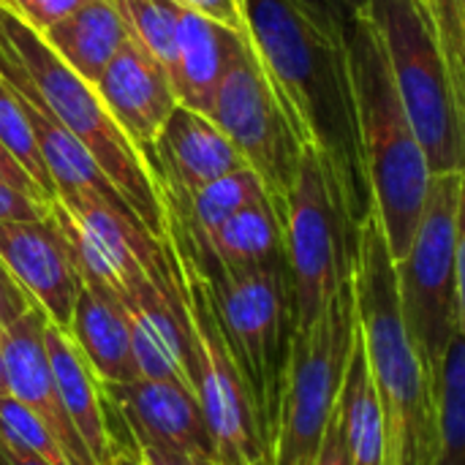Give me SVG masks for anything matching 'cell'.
Wrapping results in <instances>:
<instances>
[{
    "label": "cell",
    "mask_w": 465,
    "mask_h": 465,
    "mask_svg": "<svg viewBox=\"0 0 465 465\" xmlns=\"http://www.w3.org/2000/svg\"><path fill=\"white\" fill-rule=\"evenodd\" d=\"M251 46L302 147H311L351 226L373 213L346 46L327 38L294 0H242Z\"/></svg>",
    "instance_id": "1"
},
{
    "label": "cell",
    "mask_w": 465,
    "mask_h": 465,
    "mask_svg": "<svg viewBox=\"0 0 465 465\" xmlns=\"http://www.w3.org/2000/svg\"><path fill=\"white\" fill-rule=\"evenodd\" d=\"M357 332L376 381L395 465L439 463V390L420 351L398 289V267L376 210L362 221L354 248Z\"/></svg>",
    "instance_id": "2"
},
{
    "label": "cell",
    "mask_w": 465,
    "mask_h": 465,
    "mask_svg": "<svg viewBox=\"0 0 465 465\" xmlns=\"http://www.w3.org/2000/svg\"><path fill=\"white\" fill-rule=\"evenodd\" d=\"M365 169L395 264L409 253L430 188V166L395 87L373 19L357 11L343 33Z\"/></svg>",
    "instance_id": "3"
},
{
    "label": "cell",
    "mask_w": 465,
    "mask_h": 465,
    "mask_svg": "<svg viewBox=\"0 0 465 465\" xmlns=\"http://www.w3.org/2000/svg\"><path fill=\"white\" fill-rule=\"evenodd\" d=\"M0 46L22 65L46 109L82 142V147L95 158L117 193L142 218V223L158 240H166V210L153 172L142 150L109 114L95 84L79 76L63 57H57L44 35L3 3Z\"/></svg>",
    "instance_id": "4"
},
{
    "label": "cell",
    "mask_w": 465,
    "mask_h": 465,
    "mask_svg": "<svg viewBox=\"0 0 465 465\" xmlns=\"http://www.w3.org/2000/svg\"><path fill=\"white\" fill-rule=\"evenodd\" d=\"M180 245L202 270L223 338L240 365L267 447L272 450L283 371L294 338V294L286 259L259 267H221L202 262L177 237Z\"/></svg>",
    "instance_id": "5"
},
{
    "label": "cell",
    "mask_w": 465,
    "mask_h": 465,
    "mask_svg": "<svg viewBox=\"0 0 465 465\" xmlns=\"http://www.w3.org/2000/svg\"><path fill=\"white\" fill-rule=\"evenodd\" d=\"M395 87L433 174L465 172V120L420 0H368Z\"/></svg>",
    "instance_id": "6"
},
{
    "label": "cell",
    "mask_w": 465,
    "mask_h": 465,
    "mask_svg": "<svg viewBox=\"0 0 465 465\" xmlns=\"http://www.w3.org/2000/svg\"><path fill=\"white\" fill-rule=\"evenodd\" d=\"M354 335L357 302L354 281L349 278L338 286L319 322L292 338L272 436V465H313L338 406Z\"/></svg>",
    "instance_id": "7"
},
{
    "label": "cell",
    "mask_w": 465,
    "mask_h": 465,
    "mask_svg": "<svg viewBox=\"0 0 465 465\" xmlns=\"http://www.w3.org/2000/svg\"><path fill=\"white\" fill-rule=\"evenodd\" d=\"M283 248L294 294V332L311 330L354 270L357 229L319 161L305 147L283 215Z\"/></svg>",
    "instance_id": "8"
},
{
    "label": "cell",
    "mask_w": 465,
    "mask_h": 465,
    "mask_svg": "<svg viewBox=\"0 0 465 465\" xmlns=\"http://www.w3.org/2000/svg\"><path fill=\"white\" fill-rule=\"evenodd\" d=\"M463 174V172H460ZM460 174H433L409 253L395 264L409 330L436 390L458 327V202Z\"/></svg>",
    "instance_id": "9"
},
{
    "label": "cell",
    "mask_w": 465,
    "mask_h": 465,
    "mask_svg": "<svg viewBox=\"0 0 465 465\" xmlns=\"http://www.w3.org/2000/svg\"><path fill=\"white\" fill-rule=\"evenodd\" d=\"M52 215L71 242L82 281L128 300L169 267V242L158 240L125 204L93 191H60Z\"/></svg>",
    "instance_id": "10"
},
{
    "label": "cell",
    "mask_w": 465,
    "mask_h": 465,
    "mask_svg": "<svg viewBox=\"0 0 465 465\" xmlns=\"http://www.w3.org/2000/svg\"><path fill=\"white\" fill-rule=\"evenodd\" d=\"M169 245L174 251L183 278V294H185V311L191 327L193 387L204 420L210 425V433L218 444V452L232 450L248 460H262L272 455V450L264 441L253 398L218 324L207 281L196 267V262L180 245H174L172 240Z\"/></svg>",
    "instance_id": "11"
},
{
    "label": "cell",
    "mask_w": 465,
    "mask_h": 465,
    "mask_svg": "<svg viewBox=\"0 0 465 465\" xmlns=\"http://www.w3.org/2000/svg\"><path fill=\"white\" fill-rule=\"evenodd\" d=\"M210 117L256 172L283 223L305 147L283 112L251 38L221 79Z\"/></svg>",
    "instance_id": "12"
},
{
    "label": "cell",
    "mask_w": 465,
    "mask_h": 465,
    "mask_svg": "<svg viewBox=\"0 0 465 465\" xmlns=\"http://www.w3.org/2000/svg\"><path fill=\"white\" fill-rule=\"evenodd\" d=\"M109 409L123 428V447L131 439H150L218 465V444L204 420L196 392L177 379H136L101 384Z\"/></svg>",
    "instance_id": "13"
},
{
    "label": "cell",
    "mask_w": 465,
    "mask_h": 465,
    "mask_svg": "<svg viewBox=\"0 0 465 465\" xmlns=\"http://www.w3.org/2000/svg\"><path fill=\"white\" fill-rule=\"evenodd\" d=\"M0 259L46 319L65 330L82 289V272L54 215L0 221Z\"/></svg>",
    "instance_id": "14"
},
{
    "label": "cell",
    "mask_w": 465,
    "mask_h": 465,
    "mask_svg": "<svg viewBox=\"0 0 465 465\" xmlns=\"http://www.w3.org/2000/svg\"><path fill=\"white\" fill-rule=\"evenodd\" d=\"M142 155L161 191V202L169 196L191 193L223 174L248 166L229 136L213 123V117L183 104L174 106L166 125L155 142L142 150Z\"/></svg>",
    "instance_id": "15"
},
{
    "label": "cell",
    "mask_w": 465,
    "mask_h": 465,
    "mask_svg": "<svg viewBox=\"0 0 465 465\" xmlns=\"http://www.w3.org/2000/svg\"><path fill=\"white\" fill-rule=\"evenodd\" d=\"M44 327H46V313L38 305H33L19 322H14L8 330L0 332L8 395L22 406H27L44 422V428L54 436L60 450L65 452L68 465H95L60 401L46 341H44Z\"/></svg>",
    "instance_id": "16"
},
{
    "label": "cell",
    "mask_w": 465,
    "mask_h": 465,
    "mask_svg": "<svg viewBox=\"0 0 465 465\" xmlns=\"http://www.w3.org/2000/svg\"><path fill=\"white\" fill-rule=\"evenodd\" d=\"M95 90L114 123L139 150L155 142L177 106L169 71L134 38H128L104 68Z\"/></svg>",
    "instance_id": "17"
},
{
    "label": "cell",
    "mask_w": 465,
    "mask_h": 465,
    "mask_svg": "<svg viewBox=\"0 0 465 465\" xmlns=\"http://www.w3.org/2000/svg\"><path fill=\"white\" fill-rule=\"evenodd\" d=\"M0 76L19 93L25 114L33 125L35 142L41 147L44 163L49 169V177L54 183V191H93L98 196L125 202L117 188L109 183V177L101 172L95 158L82 147V142L46 109V104L38 98L35 87L30 84L22 65L0 46ZM128 204V202H125Z\"/></svg>",
    "instance_id": "18"
},
{
    "label": "cell",
    "mask_w": 465,
    "mask_h": 465,
    "mask_svg": "<svg viewBox=\"0 0 465 465\" xmlns=\"http://www.w3.org/2000/svg\"><path fill=\"white\" fill-rule=\"evenodd\" d=\"M44 341H46V351L52 362L54 384H57V392H60V401L65 406L71 425L76 428L79 439L84 441L95 465H112L114 452L123 444L117 439L114 425H109L101 381L90 371L87 360L82 357L71 335L49 319L44 327Z\"/></svg>",
    "instance_id": "19"
},
{
    "label": "cell",
    "mask_w": 465,
    "mask_h": 465,
    "mask_svg": "<svg viewBox=\"0 0 465 465\" xmlns=\"http://www.w3.org/2000/svg\"><path fill=\"white\" fill-rule=\"evenodd\" d=\"M245 44L248 35L183 8L177 33V60L172 68L177 104L210 117L221 79L226 76L229 65Z\"/></svg>",
    "instance_id": "20"
},
{
    "label": "cell",
    "mask_w": 465,
    "mask_h": 465,
    "mask_svg": "<svg viewBox=\"0 0 465 465\" xmlns=\"http://www.w3.org/2000/svg\"><path fill=\"white\" fill-rule=\"evenodd\" d=\"M65 332L101 384H128L139 379L131 327L123 302L112 292L82 281Z\"/></svg>",
    "instance_id": "21"
},
{
    "label": "cell",
    "mask_w": 465,
    "mask_h": 465,
    "mask_svg": "<svg viewBox=\"0 0 465 465\" xmlns=\"http://www.w3.org/2000/svg\"><path fill=\"white\" fill-rule=\"evenodd\" d=\"M166 234L188 245L196 259L221 267H259L286 259L283 223L270 199H259L242 207L202 240L188 237L183 229L172 223H166Z\"/></svg>",
    "instance_id": "22"
},
{
    "label": "cell",
    "mask_w": 465,
    "mask_h": 465,
    "mask_svg": "<svg viewBox=\"0 0 465 465\" xmlns=\"http://www.w3.org/2000/svg\"><path fill=\"white\" fill-rule=\"evenodd\" d=\"M41 35L57 57H63L79 76L93 84L131 38L114 0H90L71 16L46 27Z\"/></svg>",
    "instance_id": "23"
},
{
    "label": "cell",
    "mask_w": 465,
    "mask_h": 465,
    "mask_svg": "<svg viewBox=\"0 0 465 465\" xmlns=\"http://www.w3.org/2000/svg\"><path fill=\"white\" fill-rule=\"evenodd\" d=\"M338 414L346 433V444L354 465H384L390 452L387 417L368 368L365 346L360 332L354 335L351 357L346 365L343 387L338 395Z\"/></svg>",
    "instance_id": "24"
},
{
    "label": "cell",
    "mask_w": 465,
    "mask_h": 465,
    "mask_svg": "<svg viewBox=\"0 0 465 465\" xmlns=\"http://www.w3.org/2000/svg\"><path fill=\"white\" fill-rule=\"evenodd\" d=\"M267 199V191L251 166L223 174L191 193L163 199L166 223L183 229L188 237L202 240L213 229H218L226 218L240 213L242 207Z\"/></svg>",
    "instance_id": "25"
},
{
    "label": "cell",
    "mask_w": 465,
    "mask_h": 465,
    "mask_svg": "<svg viewBox=\"0 0 465 465\" xmlns=\"http://www.w3.org/2000/svg\"><path fill=\"white\" fill-rule=\"evenodd\" d=\"M465 465V335L458 330L439 381V463Z\"/></svg>",
    "instance_id": "26"
},
{
    "label": "cell",
    "mask_w": 465,
    "mask_h": 465,
    "mask_svg": "<svg viewBox=\"0 0 465 465\" xmlns=\"http://www.w3.org/2000/svg\"><path fill=\"white\" fill-rule=\"evenodd\" d=\"M128 33L142 44L172 76L177 60V33L183 8L174 0H114Z\"/></svg>",
    "instance_id": "27"
},
{
    "label": "cell",
    "mask_w": 465,
    "mask_h": 465,
    "mask_svg": "<svg viewBox=\"0 0 465 465\" xmlns=\"http://www.w3.org/2000/svg\"><path fill=\"white\" fill-rule=\"evenodd\" d=\"M0 142L8 147V153L22 163V169L38 183V188L54 202L57 191L49 177V169L44 163L41 147L35 142L33 125L25 114L19 93L0 76Z\"/></svg>",
    "instance_id": "28"
},
{
    "label": "cell",
    "mask_w": 465,
    "mask_h": 465,
    "mask_svg": "<svg viewBox=\"0 0 465 465\" xmlns=\"http://www.w3.org/2000/svg\"><path fill=\"white\" fill-rule=\"evenodd\" d=\"M452 76L465 120V0H420Z\"/></svg>",
    "instance_id": "29"
},
{
    "label": "cell",
    "mask_w": 465,
    "mask_h": 465,
    "mask_svg": "<svg viewBox=\"0 0 465 465\" xmlns=\"http://www.w3.org/2000/svg\"><path fill=\"white\" fill-rule=\"evenodd\" d=\"M5 8H11L19 19H25L33 30L44 33L54 22L71 16L90 0H0Z\"/></svg>",
    "instance_id": "30"
},
{
    "label": "cell",
    "mask_w": 465,
    "mask_h": 465,
    "mask_svg": "<svg viewBox=\"0 0 465 465\" xmlns=\"http://www.w3.org/2000/svg\"><path fill=\"white\" fill-rule=\"evenodd\" d=\"M294 5L332 41L343 44V33L349 19L357 14L349 8L346 0H294Z\"/></svg>",
    "instance_id": "31"
},
{
    "label": "cell",
    "mask_w": 465,
    "mask_h": 465,
    "mask_svg": "<svg viewBox=\"0 0 465 465\" xmlns=\"http://www.w3.org/2000/svg\"><path fill=\"white\" fill-rule=\"evenodd\" d=\"M46 215H52V204L38 202L0 180V221H38Z\"/></svg>",
    "instance_id": "32"
},
{
    "label": "cell",
    "mask_w": 465,
    "mask_h": 465,
    "mask_svg": "<svg viewBox=\"0 0 465 465\" xmlns=\"http://www.w3.org/2000/svg\"><path fill=\"white\" fill-rule=\"evenodd\" d=\"M185 11H196L213 22H221L242 35H248V22H245V5L242 0H174Z\"/></svg>",
    "instance_id": "33"
},
{
    "label": "cell",
    "mask_w": 465,
    "mask_h": 465,
    "mask_svg": "<svg viewBox=\"0 0 465 465\" xmlns=\"http://www.w3.org/2000/svg\"><path fill=\"white\" fill-rule=\"evenodd\" d=\"M35 302L25 294V289L14 281L8 267L0 259V332L19 322Z\"/></svg>",
    "instance_id": "34"
},
{
    "label": "cell",
    "mask_w": 465,
    "mask_h": 465,
    "mask_svg": "<svg viewBox=\"0 0 465 465\" xmlns=\"http://www.w3.org/2000/svg\"><path fill=\"white\" fill-rule=\"evenodd\" d=\"M125 447L139 458L142 465H207L183 450H174V447H166V444H158L150 439H131Z\"/></svg>",
    "instance_id": "35"
},
{
    "label": "cell",
    "mask_w": 465,
    "mask_h": 465,
    "mask_svg": "<svg viewBox=\"0 0 465 465\" xmlns=\"http://www.w3.org/2000/svg\"><path fill=\"white\" fill-rule=\"evenodd\" d=\"M313 465H354L351 452H349V444H346L343 425H341L338 406H335V414H332V420H330V425L324 430V439H322V447L316 452Z\"/></svg>",
    "instance_id": "36"
},
{
    "label": "cell",
    "mask_w": 465,
    "mask_h": 465,
    "mask_svg": "<svg viewBox=\"0 0 465 465\" xmlns=\"http://www.w3.org/2000/svg\"><path fill=\"white\" fill-rule=\"evenodd\" d=\"M0 180H5L8 185H14V188H19V191H25L27 196H33V199H38V202H46V204H52V199L38 188V183L22 169V163L8 153V147L0 142Z\"/></svg>",
    "instance_id": "37"
},
{
    "label": "cell",
    "mask_w": 465,
    "mask_h": 465,
    "mask_svg": "<svg viewBox=\"0 0 465 465\" xmlns=\"http://www.w3.org/2000/svg\"><path fill=\"white\" fill-rule=\"evenodd\" d=\"M458 327L465 335V172L460 174L458 202Z\"/></svg>",
    "instance_id": "38"
},
{
    "label": "cell",
    "mask_w": 465,
    "mask_h": 465,
    "mask_svg": "<svg viewBox=\"0 0 465 465\" xmlns=\"http://www.w3.org/2000/svg\"><path fill=\"white\" fill-rule=\"evenodd\" d=\"M0 465H52V463H46V460H41V458H33V455H27V452H19V450L8 447V444L0 439Z\"/></svg>",
    "instance_id": "39"
},
{
    "label": "cell",
    "mask_w": 465,
    "mask_h": 465,
    "mask_svg": "<svg viewBox=\"0 0 465 465\" xmlns=\"http://www.w3.org/2000/svg\"><path fill=\"white\" fill-rule=\"evenodd\" d=\"M218 465H272V455H267V458H262V460H248V458H242L240 452L221 450V452H218Z\"/></svg>",
    "instance_id": "40"
},
{
    "label": "cell",
    "mask_w": 465,
    "mask_h": 465,
    "mask_svg": "<svg viewBox=\"0 0 465 465\" xmlns=\"http://www.w3.org/2000/svg\"><path fill=\"white\" fill-rule=\"evenodd\" d=\"M112 465H142V463H139V458H136L128 447H120V450L114 452V458H112Z\"/></svg>",
    "instance_id": "41"
},
{
    "label": "cell",
    "mask_w": 465,
    "mask_h": 465,
    "mask_svg": "<svg viewBox=\"0 0 465 465\" xmlns=\"http://www.w3.org/2000/svg\"><path fill=\"white\" fill-rule=\"evenodd\" d=\"M0 395H8V384H5V360H3V343H0Z\"/></svg>",
    "instance_id": "42"
},
{
    "label": "cell",
    "mask_w": 465,
    "mask_h": 465,
    "mask_svg": "<svg viewBox=\"0 0 465 465\" xmlns=\"http://www.w3.org/2000/svg\"><path fill=\"white\" fill-rule=\"evenodd\" d=\"M346 3H349V8H351V11H362L368 0H346Z\"/></svg>",
    "instance_id": "43"
},
{
    "label": "cell",
    "mask_w": 465,
    "mask_h": 465,
    "mask_svg": "<svg viewBox=\"0 0 465 465\" xmlns=\"http://www.w3.org/2000/svg\"><path fill=\"white\" fill-rule=\"evenodd\" d=\"M384 465H395V463H392V458H390V452H387V463H384Z\"/></svg>",
    "instance_id": "44"
}]
</instances>
